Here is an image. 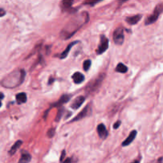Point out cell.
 I'll list each match as a JSON object with an SVG mask.
<instances>
[{
  "label": "cell",
  "mask_w": 163,
  "mask_h": 163,
  "mask_svg": "<svg viewBox=\"0 0 163 163\" xmlns=\"http://www.w3.org/2000/svg\"><path fill=\"white\" fill-rule=\"evenodd\" d=\"M113 41L116 45H122L124 41V33L123 29L121 27H119L115 29L113 33Z\"/></svg>",
  "instance_id": "5b68a950"
},
{
  "label": "cell",
  "mask_w": 163,
  "mask_h": 163,
  "mask_svg": "<svg viewBox=\"0 0 163 163\" xmlns=\"http://www.w3.org/2000/svg\"><path fill=\"white\" fill-rule=\"evenodd\" d=\"M4 14H5V12H4L3 9H1V16H3Z\"/></svg>",
  "instance_id": "f1b7e54d"
},
{
  "label": "cell",
  "mask_w": 163,
  "mask_h": 163,
  "mask_svg": "<svg viewBox=\"0 0 163 163\" xmlns=\"http://www.w3.org/2000/svg\"><path fill=\"white\" fill-rule=\"evenodd\" d=\"M137 135V131L135 130H132L131 132L130 133V134L128 135V137L126 138V139L124 140L122 143V146L123 147H126V146H128V145H130V143L133 142L134 139H135V137Z\"/></svg>",
  "instance_id": "9c48e42d"
},
{
  "label": "cell",
  "mask_w": 163,
  "mask_h": 163,
  "mask_svg": "<svg viewBox=\"0 0 163 163\" xmlns=\"http://www.w3.org/2000/svg\"><path fill=\"white\" fill-rule=\"evenodd\" d=\"M163 12V3H159L157 5L154 10H153V14L150 15V16L147 18V19L145 22L146 25H150V24H153V22H155L158 17Z\"/></svg>",
  "instance_id": "3957f363"
},
{
  "label": "cell",
  "mask_w": 163,
  "mask_h": 163,
  "mask_svg": "<svg viewBox=\"0 0 163 163\" xmlns=\"http://www.w3.org/2000/svg\"><path fill=\"white\" fill-rule=\"evenodd\" d=\"M120 124H121V121H117L116 123L114 124V129L119 128V126H120Z\"/></svg>",
  "instance_id": "cb8c5ba5"
},
{
  "label": "cell",
  "mask_w": 163,
  "mask_h": 163,
  "mask_svg": "<svg viewBox=\"0 0 163 163\" xmlns=\"http://www.w3.org/2000/svg\"><path fill=\"white\" fill-rule=\"evenodd\" d=\"M90 109V107L89 105H88V106H86L84 108L83 110L80 111V113L77 115V116L74 118L73 120H72L71 122H75V121H78V120H82L83 118H84V117H86L88 115V113H89V111H88V110Z\"/></svg>",
  "instance_id": "30bf717a"
},
{
  "label": "cell",
  "mask_w": 163,
  "mask_h": 163,
  "mask_svg": "<svg viewBox=\"0 0 163 163\" xmlns=\"http://www.w3.org/2000/svg\"><path fill=\"white\" fill-rule=\"evenodd\" d=\"M84 96H80L77 97L75 100H73V102L71 103V107L73 108V109H75V110H77L78 109L79 107H80L83 103L84 102Z\"/></svg>",
  "instance_id": "ba28073f"
},
{
  "label": "cell",
  "mask_w": 163,
  "mask_h": 163,
  "mask_svg": "<svg viewBox=\"0 0 163 163\" xmlns=\"http://www.w3.org/2000/svg\"><path fill=\"white\" fill-rule=\"evenodd\" d=\"M64 111L63 109H60V110H59V111H58V113H57V117H56V121H59L60 119V117H61V115H62V112Z\"/></svg>",
  "instance_id": "603a6c76"
},
{
  "label": "cell",
  "mask_w": 163,
  "mask_h": 163,
  "mask_svg": "<svg viewBox=\"0 0 163 163\" xmlns=\"http://www.w3.org/2000/svg\"><path fill=\"white\" fill-rule=\"evenodd\" d=\"M54 134H55V129H54V128H51V129L48 130L47 135H48L49 138H52V137H53V135H54Z\"/></svg>",
  "instance_id": "7402d4cb"
},
{
  "label": "cell",
  "mask_w": 163,
  "mask_h": 163,
  "mask_svg": "<svg viewBox=\"0 0 163 163\" xmlns=\"http://www.w3.org/2000/svg\"><path fill=\"white\" fill-rule=\"evenodd\" d=\"M97 132H98V134L100 136V139H105L107 135H108V133H107V130L106 127L103 125V123H100L97 126Z\"/></svg>",
  "instance_id": "52a82bcc"
},
{
  "label": "cell",
  "mask_w": 163,
  "mask_h": 163,
  "mask_svg": "<svg viewBox=\"0 0 163 163\" xmlns=\"http://www.w3.org/2000/svg\"><path fill=\"white\" fill-rule=\"evenodd\" d=\"M91 64H92V62H91V60H86L84 62L83 64V68H84V71H88V70L89 69L90 66H91Z\"/></svg>",
  "instance_id": "44dd1931"
},
{
  "label": "cell",
  "mask_w": 163,
  "mask_h": 163,
  "mask_svg": "<svg viewBox=\"0 0 163 163\" xmlns=\"http://www.w3.org/2000/svg\"><path fill=\"white\" fill-rule=\"evenodd\" d=\"M72 78H73V80L74 83L76 84L82 83L84 80V76L81 73H79V72L75 73L73 75Z\"/></svg>",
  "instance_id": "4fadbf2b"
},
{
  "label": "cell",
  "mask_w": 163,
  "mask_h": 163,
  "mask_svg": "<svg viewBox=\"0 0 163 163\" xmlns=\"http://www.w3.org/2000/svg\"><path fill=\"white\" fill-rule=\"evenodd\" d=\"M16 100L17 103H18V104H22V103H26L27 100L26 94L25 93V92H21V93L17 94Z\"/></svg>",
  "instance_id": "5bb4252c"
},
{
  "label": "cell",
  "mask_w": 163,
  "mask_h": 163,
  "mask_svg": "<svg viewBox=\"0 0 163 163\" xmlns=\"http://www.w3.org/2000/svg\"><path fill=\"white\" fill-rule=\"evenodd\" d=\"M70 98H71V96H69V95H63L62 96L60 97V100L57 101V103H53V104H52L51 105V107H60L62 104H64V103H67L69 100H70Z\"/></svg>",
  "instance_id": "8fae6325"
},
{
  "label": "cell",
  "mask_w": 163,
  "mask_h": 163,
  "mask_svg": "<svg viewBox=\"0 0 163 163\" xmlns=\"http://www.w3.org/2000/svg\"><path fill=\"white\" fill-rule=\"evenodd\" d=\"M108 46H109V41H108V39L105 36H101L100 37V42L99 46H98V49L96 50V53L97 54H102L108 48Z\"/></svg>",
  "instance_id": "8992f818"
},
{
  "label": "cell",
  "mask_w": 163,
  "mask_h": 163,
  "mask_svg": "<svg viewBox=\"0 0 163 163\" xmlns=\"http://www.w3.org/2000/svg\"><path fill=\"white\" fill-rule=\"evenodd\" d=\"M73 4V0H62L60 3V7L62 10H69Z\"/></svg>",
  "instance_id": "9a60e30c"
},
{
  "label": "cell",
  "mask_w": 163,
  "mask_h": 163,
  "mask_svg": "<svg viewBox=\"0 0 163 163\" xmlns=\"http://www.w3.org/2000/svg\"><path fill=\"white\" fill-rule=\"evenodd\" d=\"M65 156V151L63 150L62 151V153H61V156H60V162H63V158Z\"/></svg>",
  "instance_id": "d4e9b609"
},
{
  "label": "cell",
  "mask_w": 163,
  "mask_h": 163,
  "mask_svg": "<svg viewBox=\"0 0 163 163\" xmlns=\"http://www.w3.org/2000/svg\"><path fill=\"white\" fill-rule=\"evenodd\" d=\"M132 163H139V161H138V160H137V161H134V162H133Z\"/></svg>",
  "instance_id": "f546056e"
},
{
  "label": "cell",
  "mask_w": 163,
  "mask_h": 163,
  "mask_svg": "<svg viewBox=\"0 0 163 163\" xmlns=\"http://www.w3.org/2000/svg\"><path fill=\"white\" fill-rule=\"evenodd\" d=\"M142 18V15L140 14H137V15H134V16H131V17H128L126 18V22L127 23H129L130 25H135L137 24Z\"/></svg>",
  "instance_id": "7c38bea8"
},
{
  "label": "cell",
  "mask_w": 163,
  "mask_h": 163,
  "mask_svg": "<svg viewBox=\"0 0 163 163\" xmlns=\"http://www.w3.org/2000/svg\"><path fill=\"white\" fill-rule=\"evenodd\" d=\"M25 72L24 70H18L14 72L11 74H10L7 77H6L3 82L2 84L3 86L9 88H15V87L20 85L22 83L25 77Z\"/></svg>",
  "instance_id": "7a4b0ae2"
},
{
  "label": "cell",
  "mask_w": 163,
  "mask_h": 163,
  "mask_svg": "<svg viewBox=\"0 0 163 163\" xmlns=\"http://www.w3.org/2000/svg\"><path fill=\"white\" fill-rule=\"evenodd\" d=\"M127 70H128L127 67L126 65H124L123 63L118 64V65L115 68V71L118 72V73H125L127 72Z\"/></svg>",
  "instance_id": "d6986e66"
},
{
  "label": "cell",
  "mask_w": 163,
  "mask_h": 163,
  "mask_svg": "<svg viewBox=\"0 0 163 163\" xmlns=\"http://www.w3.org/2000/svg\"><path fill=\"white\" fill-rule=\"evenodd\" d=\"M77 43V41H73V42H72L71 44H69V45L68 46V47H67L66 49H65V50H64L63 53L60 54V58H61V59H63V58H65V57L68 56V54H69V52L70 50H71V48L74 45H76Z\"/></svg>",
  "instance_id": "ac0fdd59"
},
{
  "label": "cell",
  "mask_w": 163,
  "mask_h": 163,
  "mask_svg": "<svg viewBox=\"0 0 163 163\" xmlns=\"http://www.w3.org/2000/svg\"><path fill=\"white\" fill-rule=\"evenodd\" d=\"M31 160V155L29 153H23L18 163H29Z\"/></svg>",
  "instance_id": "2e32d148"
},
{
  "label": "cell",
  "mask_w": 163,
  "mask_h": 163,
  "mask_svg": "<svg viewBox=\"0 0 163 163\" xmlns=\"http://www.w3.org/2000/svg\"><path fill=\"white\" fill-rule=\"evenodd\" d=\"M22 142L21 140L17 141L16 143H14V144L13 145V147L10 148V151H9V153H10V155H13V154H14L15 152H16L17 150H18V149L21 147V145H22Z\"/></svg>",
  "instance_id": "e0dca14e"
},
{
  "label": "cell",
  "mask_w": 163,
  "mask_h": 163,
  "mask_svg": "<svg viewBox=\"0 0 163 163\" xmlns=\"http://www.w3.org/2000/svg\"><path fill=\"white\" fill-rule=\"evenodd\" d=\"M162 160H163L162 158H161L158 159L157 161H153V162H150V163H162Z\"/></svg>",
  "instance_id": "484cf974"
},
{
  "label": "cell",
  "mask_w": 163,
  "mask_h": 163,
  "mask_svg": "<svg viewBox=\"0 0 163 163\" xmlns=\"http://www.w3.org/2000/svg\"><path fill=\"white\" fill-rule=\"evenodd\" d=\"M126 1H128V0H119V3L122 4V3H123L126 2Z\"/></svg>",
  "instance_id": "83f0119b"
},
{
  "label": "cell",
  "mask_w": 163,
  "mask_h": 163,
  "mask_svg": "<svg viewBox=\"0 0 163 163\" xmlns=\"http://www.w3.org/2000/svg\"><path fill=\"white\" fill-rule=\"evenodd\" d=\"M62 163H72V160H71V158H66V159Z\"/></svg>",
  "instance_id": "4316f807"
},
{
  "label": "cell",
  "mask_w": 163,
  "mask_h": 163,
  "mask_svg": "<svg viewBox=\"0 0 163 163\" xmlns=\"http://www.w3.org/2000/svg\"><path fill=\"white\" fill-rule=\"evenodd\" d=\"M101 1H103V0H85L84 3L85 4V5H91V6H93V5L98 3H100Z\"/></svg>",
  "instance_id": "ffe728a7"
},
{
  "label": "cell",
  "mask_w": 163,
  "mask_h": 163,
  "mask_svg": "<svg viewBox=\"0 0 163 163\" xmlns=\"http://www.w3.org/2000/svg\"><path fill=\"white\" fill-rule=\"evenodd\" d=\"M89 19L88 14L87 12L80 14L79 16L75 17L72 20H70L67 25L63 28V30L60 33V37L63 39L69 38L73 34L77 32L83 25L88 22Z\"/></svg>",
  "instance_id": "6da1fadb"
},
{
  "label": "cell",
  "mask_w": 163,
  "mask_h": 163,
  "mask_svg": "<svg viewBox=\"0 0 163 163\" xmlns=\"http://www.w3.org/2000/svg\"><path fill=\"white\" fill-rule=\"evenodd\" d=\"M103 78H104V75L102 74V75H100V77H97L96 79H95V80H92L91 83L88 84L86 87L87 92L89 93V92H95V91L100 86V84L102 83Z\"/></svg>",
  "instance_id": "277c9868"
}]
</instances>
